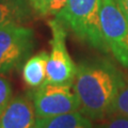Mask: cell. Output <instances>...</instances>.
Returning <instances> with one entry per match:
<instances>
[{
  "label": "cell",
  "mask_w": 128,
  "mask_h": 128,
  "mask_svg": "<svg viewBox=\"0 0 128 128\" xmlns=\"http://www.w3.org/2000/svg\"><path fill=\"white\" fill-rule=\"evenodd\" d=\"M125 82L123 74L109 61L80 63L73 82L80 102V111L95 121L110 115L113 102Z\"/></svg>",
  "instance_id": "obj_1"
},
{
  "label": "cell",
  "mask_w": 128,
  "mask_h": 128,
  "mask_svg": "<svg viewBox=\"0 0 128 128\" xmlns=\"http://www.w3.org/2000/svg\"><path fill=\"white\" fill-rule=\"evenodd\" d=\"M100 0H68L54 16L78 40L102 52H110L100 27Z\"/></svg>",
  "instance_id": "obj_2"
},
{
  "label": "cell",
  "mask_w": 128,
  "mask_h": 128,
  "mask_svg": "<svg viewBox=\"0 0 128 128\" xmlns=\"http://www.w3.org/2000/svg\"><path fill=\"white\" fill-rule=\"evenodd\" d=\"M34 44V31L31 28L15 22L0 26V74L20 67Z\"/></svg>",
  "instance_id": "obj_3"
},
{
  "label": "cell",
  "mask_w": 128,
  "mask_h": 128,
  "mask_svg": "<svg viewBox=\"0 0 128 128\" xmlns=\"http://www.w3.org/2000/svg\"><path fill=\"white\" fill-rule=\"evenodd\" d=\"M99 16L109 50L121 65L128 68V22L116 0H100Z\"/></svg>",
  "instance_id": "obj_4"
},
{
  "label": "cell",
  "mask_w": 128,
  "mask_h": 128,
  "mask_svg": "<svg viewBox=\"0 0 128 128\" xmlns=\"http://www.w3.org/2000/svg\"><path fill=\"white\" fill-rule=\"evenodd\" d=\"M51 30V51L46 65V82L54 84H73L77 66L66 47V28L57 18L48 20Z\"/></svg>",
  "instance_id": "obj_5"
},
{
  "label": "cell",
  "mask_w": 128,
  "mask_h": 128,
  "mask_svg": "<svg viewBox=\"0 0 128 128\" xmlns=\"http://www.w3.org/2000/svg\"><path fill=\"white\" fill-rule=\"evenodd\" d=\"M36 118H51L80 110L73 84L44 83L32 94Z\"/></svg>",
  "instance_id": "obj_6"
},
{
  "label": "cell",
  "mask_w": 128,
  "mask_h": 128,
  "mask_svg": "<svg viewBox=\"0 0 128 128\" xmlns=\"http://www.w3.org/2000/svg\"><path fill=\"white\" fill-rule=\"evenodd\" d=\"M36 122L32 96L12 98L0 115V128H34Z\"/></svg>",
  "instance_id": "obj_7"
},
{
  "label": "cell",
  "mask_w": 128,
  "mask_h": 128,
  "mask_svg": "<svg viewBox=\"0 0 128 128\" xmlns=\"http://www.w3.org/2000/svg\"><path fill=\"white\" fill-rule=\"evenodd\" d=\"M49 54L41 51L27 59L22 67V78L28 86L36 89L46 82V65Z\"/></svg>",
  "instance_id": "obj_8"
},
{
  "label": "cell",
  "mask_w": 128,
  "mask_h": 128,
  "mask_svg": "<svg viewBox=\"0 0 128 128\" xmlns=\"http://www.w3.org/2000/svg\"><path fill=\"white\" fill-rule=\"evenodd\" d=\"M32 13L29 0H0V26L24 24L31 18Z\"/></svg>",
  "instance_id": "obj_9"
},
{
  "label": "cell",
  "mask_w": 128,
  "mask_h": 128,
  "mask_svg": "<svg viewBox=\"0 0 128 128\" xmlns=\"http://www.w3.org/2000/svg\"><path fill=\"white\" fill-rule=\"evenodd\" d=\"M35 128H93L91 118L80 110L51 118H36Z\"/></svg>",
  "instance_id": "obj_10"
},
{
  "label": "cell",
  "mask_w": 128,
  "mask_h": 128,
  "mask_svg": "<svg viewBox=\"0 0 128 128\" xmlns=\"http://www.w3.org/2000/svg\"><path fill=\"white\" fill-rule=\"evenodd\" d=\"M68 0H29L33 13L41 17L56 16L61 11Z\"/></svg>",
  "instance_id": "obj_11"
},
{
  "label": "cell",
  "mask_w": 128,
  "mask_h": 128,
  "mask_svg": "<svg viewBox=\"0 0 128 128\" xmlns=\"http://www.w3.org/2000/svg\"><path fill=\"white\" fill-rule=\"evenodd\" d=\"M112 113H118L128 118V81L118 92L112 106Z\"/></svg>",
  "instance_id": "obj_12"
},
{
  "label": "cell",
  "mask_w": 128,
  "mask_h": 128,
  "mask_svg": "<svg viewBox=\"0 0 128 128\" xmlns=\"http://www.w3.org/2000/svg\"><path fill=\"white\" fill-rule=\"evenodd\" d=\"M12 99V86L3 76L0 74V115Z\"/></svg>",
  "instance_id": "obj_13"
},
{
  "label": "cell",
  "mask_w": 128,
  "mask_h": 128,
  "mask_svg": "<svg viewBox=\"0 0 128 128\" xmlns=\"http://www.w3.org/2000/svg\"><path fill=\"white\" fill-rule=\"evenodd\" d=\"M108 120L98 128H128V118L118 113H111Z\"/></svg>",
  "instance_id": "obj_14"
},
{
  "label": "cell",
  "mask_w": 128,
  "mask_h": 128,
  "mask_svg": "<svg viewBox=\"0 0 128 128\" xmlns=\"http://www.w3.org/2000/svg\"><path fill=\"white\" fill-rule=\"evenodd\" d=\"M116 1L128 22V0H116Z\"/></svg>",
  "instance_id": "obj_15"
},
{
  "label": "cell",
  "mask_w": 128,
  "mask_h": 128,
  "mask_svg": "<svg viewBox=\"0 0 128 128\" xmlns=\"http://www.w3.org/2000/svg\"><path fill=\"white\" fill-rule=\"evenodd\" d=\"M34 128H35V126H34Z\"/></svg>",
  "instance_id": "obj_16"
}]
</instances>
